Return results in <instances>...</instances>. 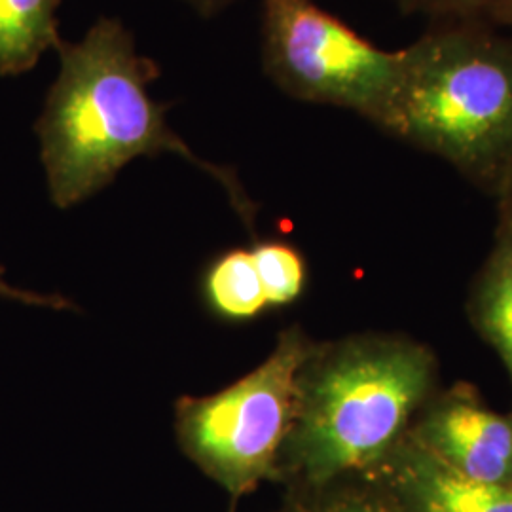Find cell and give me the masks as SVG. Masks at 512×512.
Masks as SVG:
<instances>
[{
    "label": "cell",
    "instance_id": "14",
    "mask_svg": "<svg viewBox=\"0 0 512 512\" xmlns=\"http://www.w3.org/2000/svg\"><path fill=\"white\" fill-rule=\"evenodd\" d=\"M0 296L2 298H10V300H18L27 306H37V308H50V310H73V302L59 296V294H38L35 291H25L12 287L6 279H4V268L0 266Z\"/></svg>",
    "mask_w": 512,
    "mask_h": 512
},
{
    "label": "cell",
    "instance_id": "4",
    "mask_svg": "<svg viewBox=\"0 0 512 512\" xmlns=\"http://www.w3.org/2000/svg\"><path fill=\"white\" fill-rule=\"evenodd\" d=\"M315 342L300 329L283 330L270 357L236 384L209 397H183L175 431L186 456L230 494L253 492L279 475L289 435L298 372Z\"/></svg>",
    "mask_w": 512,
    "mask_h": 512
},
{
    "label": "cell",
    "instance_id": "3",
    "mask_svg": "<svg viewBox=\"0 0 512 512\" xmlns=\"http://www.w3.org/2000/svg\"><path fill=\"white\" fill-rule=\"evenodd\" d=\"M374 126L495 188L512 171V35L448 21L404 48Z\"/></svg>",
    "mask_w": 512,
    "mask_h": 512
},
{
    "label": "cell",
    "instance_id": "1",
    "mask_svg": "<svg viewBox=\"0 0 512 512\" xmlns=\"http://www.w3.org/2000/svg\"><path fill=\"white\" fill-rule=\"evenodd\" d=\"M61 69L38 116L40 160L55 207L69 209L109 186L135 158L179 154L219 181L241 219L255 217L236 175L200 160L169 128L148 86L158 65L137 54L118 19H99L80 42H59Z\"/></svg>",
    "mask_w": 512,
    "mask_h": 512
},
{
    "label": "cell",
    "instance_id": "5",
    "mask_svg": "<svg viewBox=\"0 0 512 512\" xmlns=\"http://www.w3.org/2000/svg\"><path fill=\"white\" fill-rule=\"evenodd\" d=\"M264 71L298 101L353 110L376 122L403 50L387 52L311 0H262Z\"/></svg>",
    "mask_w": 512,
    "mask_h": 512
},
{
    "label": "cell",
    "instance_id": "7",
    "mask_svg": "<svg viewBox=\"0 0 512 512\" xmlns=\"http://www.w3.org/2000/svg\"><path fill=\"white\" fill-rule=\"evenodd\" d=\"M368 478L404 512H512V488L459 475L408 435Z\"/></svg>",
    "mask_w": 512,
    "mask_h": 512
},
{
    "label": "cell",
    "instance_id": "2",
    "mask_svg": "<svg viewBox=\"0 0 512 512\" xmlns=\"http://www.w3.org/2000/svg\"><path fill=\"white\" fill-rule=\"evenodd\" d=\"M437 372L435 353L406 336L315 342L298 372L277 476L321 488L372 475L408 435Z\"/></svg>",
    "mask_w": 512,
    "mask_h": 512
},
{
    "label": "cell",
    "instance_id": "15",
    "mask_svg": "<svg viewBox=\"0 0 512 512\" xmlns=\"http://www.w3.org/2000/svg\"><path fill=\"white\" fill-rule=\"evenodd\" d=\"M497 192L501 196V232H507L512 236V171L497 186Z\"/></svg>",
    "mask_w": 512,
    "mask_h": 512
},
{
    "label": "cell",
    "instance_id": "10",
    "mask_svg": "<svg viewBox=\"0 0 512 512\" xmlns=\"http://www.w3.org/2000/svg\"><path fill=\"white\" fill-rule=\"evenodd\" d=\"M205 294L211 308L232 321H249L268 308L253 255L245 249L217 258L205 277Z\"/></svg>",
    "mask_w": 512,
    "mask_h": 512
},
{
    "label": "cell",
    "instance_id": "6",
    "mask_svg": "<svg viewBox=\"0 0 512 512\" xmlns=\"http://www.w3.org/2000/svg\"><path fill=\"white\" fill-rule=\"evenodd\" d=\"M408 437L459 475L512 488V414H501L467 385L431 395Z\"/></svg>",
    "mask_w": 512,
    "mask_h": 512
},
{
    "label": "cell",
    "instance_id": "17",
    "mask_svg": "<svg viewBox=\"0 0 512 512\" xmlns=\"http://www.w3.org/2000/svg\"><path fill=\"white\" fill-rule=\"evenodd\" d=\"M188 2H190V6H194V10L198 14L209 18V16H215V14L222 12L234 0H188Z\"/></svg>",
    "mask_w": 512,
    "mask_h": 512
},
{
    "label": "cell",
    "instance_id": "12",
    "mask_svg": "<svg viewBox=\"0 0 512 512\" xmlns=\"http://www.w3.org/2000/svg\"><path fill=\"white\" fill-rule=\"evenodd\" d=\"M251 255L268 306H287L302 294L306 264L294 247L281 241H262L251 249Z\"/></svg>",
    "mask_w": 512,
    "mask_h": 512
},
{
    "label": "cell",
    "instance_id": "16",
    "mask_svg": "<svg viewBox=\"0 0 512 512\" xmlns=\"http://www.w3.org/2000/svg\"><path fill=\"white\" fill-rule=\"evenodd\" d=\"M486 19L494 23L495 27L507 29L512 35V0H497V4Z\"/></svg>",
    "mask_w": 512,
    "mask_h": 512
},
{
    "label": "cell",
    "instance_id": "9",
    "mask_svg": "<svg viewBox=\"0 0 512 512\" xmlns=\"http://www.w3.org/2000/svg\"><path fill=\"white\" fill-rule=\"evenodd\" d=\"M59 0H0V76L31 71L57 48Z\"/></svg>",
    "mask_w": 512,
    "mask_h": 512
},
{
    "label": "cell",
    "instance_id": "8",
    "mask_svg": "<svg viewBox=\"0 0 512 512\" xmlns=\"http://www.w3.org/2000/svg\"><path fill=\"white\" fill-rule=\"evenodd\" d=\"M469 317L501 357L512 384V236L497 234V243L476 277L469 298Z\"/></svg>",
    "mask_w": 512,
    "mask_h": 512
},
{
    "label": "cell",
    "instance_id": "13",
    "mask_svg": "<svg viewBox=\"0 0 512 512\" xmlns=\"http://www.w3.org/2000/svg\"><path fill=\"white\" fill-rule=\"evenodd\" d=\"M408 12H421L442 21L486 19L497 0H395Z\"/></svg>",
    "mask_w": 512,
    "mask_h": 512
},
{
    "label": "cell",
    "instance_id": "11",
    "mask_svg": "<svg viewBox=\"0 0 512 512\" xmlns=\"http://www.w3.org/2000/svg\"><path fill=\"white\" fill-rule=\"evenodd\" d=\"M279 512H404L384 488L368 478H348L321 488H298Z\"/></svg>",
    "mask_w": 512,
    "mask_h": 512
}]
</instances>
